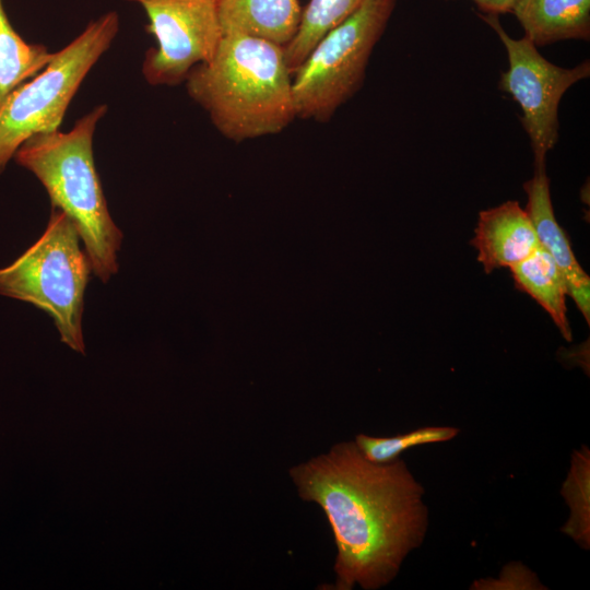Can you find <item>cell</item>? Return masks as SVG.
<instances>
[{
  "label": "cell",
  "instance_id": "1",
  "mask_svg": "<svg viewBox=\"0 0 590 590\" xmlns=\"http://www.w3.org/2000/svg\"><path fill=\"white\" fill-rule=\"evenodd\" d=\"M299 497L323 510L337 545L331 589L377 590L399 574L428 531L425 489L401 458L367 460L355 441L293 467Z\"/></svg>",
  "mask_w": 590,
  "mask_h": 590
},
{
  "label": "cell",
  "instance_id": "2",
  "mask_svg": "<svg viewBox=\"0 0 590 590\" xmlns=\"http://www.w3.org/2000/svg\"><path fill=\"white\" fill-rule=\"evenodd\" d=\"M292 81L283 46L224 33L213 57L185 83L216 130L241 142L280 133L296 119Z\"/></svg>",
  "mask_w": 590,
  "mask_h": 590
},
{
  "label": "cell",
  "instance_id": "3",
  "mask_svg": "<svg viewBox=\"0 0 590 590\" xmlns=\"http://www.w3.org/2000/svg\"><path fill=\"white\" fill-rule=\"evenodd\" d=\"M107 110L105 104L95 106L67 132L36 133L13 156L42 182L52 208L72 220L93 273L103 283L118 272L123 237L109 213L94 162V132Z\"/></svg>",
  "mask_w": 590,
  "mask_h": 590
},
{
  "label": "cell",
  "instance_id": "4",
  "mask_svg": "<svg viewBox=\"0 0 590 590\" xmlns=\"http://www.w3.org/2000/svg\"><path fill=\"white\" fill-rule=\"evenodd\" d=\"M80 240L72 220L52 208L42 236L0 269V295L44 310L54 320L61 342L84 355V295L93 270Z\"/></svg>",
  "mask_w": 590,
  "mask_h": 590
},
{
  "label": "cell",
  "instance_id": "5",
  "mask_svg": "<svg viewBox=\"0 0 590 590\" xmlns=\"http://www.w3.org/2000/svg\"><path fill=\"white\" fill-rule=\"evenodd\" d=\"M119 25L115 11L91 21L79 36L52 54L43 70L9 94L0 106V174L28 138L59 130L73 96L109 49Z\"/></svg>",
  "mask_w": 590,
  "mask_h": 590
},
{
  "label": "cell",
  "instance_id": "6",
  "mask_svg": "<svg viewBox=\"0 0 590 590\" xmlns=\"http://www.w3.org/2000/svg\"><path fill=\"white\" fill-rule=\"evenodd\" d=\"M396 4L397 0H365L319 39L293 72L296 118L326 122L358 92Z\"/></svg>",
  "mask_w": 590,
  "mask_h": 590
},
{
  "label": "cell",
  "instance_id": "7",
  "mask_svg": "<svg viewBox=\"0 0 590 590\" xmlns=\"http://www.w3.org/2000/svg\"><path fill=\"white\" fill-rule=\"evenodd\" d=\"M479 16L503 43L508 68L500 75L498 88L508 94L522 111L521 122L527 132L534 161H545L558 139V107L563 95L579 81L590 75L589 60L573 68L550 62L526 36L511 37L498 15Z\"/></svg>",
  "mask_w": 590,
  "mask_h": 590
},
{
  "label": "cell",
  "instance_id": "8",
  "mask_svg": "<svg viewBox=\"0 0 590 590\" xmlns=\"http://www.w3.org/2000/svg\"><path fill=\"white\" fill-rule=\"evenodd\" d=\"M144 10L156 46L142 62V74L151 85L173 86L215 54L223 36L219 0H128Z\"/></svg>",
  "mask_w": 590,
  "mask_h": 590
},
{
  "label": "cell",
  "instance_id": "9",
  "mask_svg": "<svg viewBox=\"0 0 590 590\" xmlns=\"http://www.w3.org/2000/svg\"><path fill=\"white\" fill-rule=\"evenodd\" d=\"M471 245L486 273L519 263L540 246L527 212L514 200L480 212Z\"/></svg>",
  "mask_w": 590,
  "mask_h": 590
},
{
  "label": "cell",
  "instance_id": "10",
  "mask_svg": "<svg viewBox=\"0 0 590 590\" xmlns=\"http://www.w3.org/2000/svg\"><path fill=\"white\" fill-rule=\"evenodd\" d=\"M298 0H219L224 33H241L286 46L302 17Z\"/></svg>",
  "mask_w": 590,
  "mask_h": 590
},
{
  "label": "cell",
  "instance_id": "11",
  "mask_svg": "<svg viewBox=\"0 0 590 590\" xmlns=\"http://www.w3.org/2000/svg\"><path fill=\"white\" fill-rule=\"evenodd\" d=\"M511 13L536 47L590 38V0H518Z\"/></svg>",
  "mask_w": 590,
  "mask_h": 590
},
{
  "label": "cell",
  "instance_id": "12",
  "mask_svg": "<svg viewBox=\"0 0 590 590\" xmlns=\"http://www.w3.org/2000/svg\"><path fill=\"white\" fill-rule=\"evenodd\" d=\"M517 290L533 298L551 317L566 341L571 330L566 309V284L562 270L543 247L509 268Z\"/></svg>",
  "mask_w": 590,
  "mask_h": 590
},
{
  "label": "cell",
  "instance_id": "13",
  "mask_svg": "<svg viewBox=\"0 0 590 590\" xmlns=\"http://www.w3.org/2000/svg\"><path fill=\"white\" fill-rule=\"evenodd\" d=\"M533 176L523 184L528 197L524 211L534 228L539 244L554 258L564 278L582 270L569 239L557 223L551 199L545 161L533 162Z\"/></svg>",
  "mask_w": 590,
  "mask_h": 590
},
{
  "label": "cell",
  "instance_id": "14",
  "mask_svg": "<svg viewBox=\"0 0 590 590\" xmlns=\"http://www.w3.org/2000/svg\"><path fill=\"white\" fill-rule=\"evenodd\" d=\"M52 52L24 40L10 24L0 0V106L9 94L43 70Z\"/></svg>",
  "mask_w": 590,
  "mask_h": 590
},
{
  "label": "cell",
  "instance_id": "15",
  "mask_svg": "<svg viewBox=\"0 0 590 590\" xmlns=\"http://www.w3.org/2000/svg\"><path fill=\"white\" fill-rule=\"evenodd\" d=\"M365 0H309L302 11L296 34L284 46L292 73L306 59L319 39L353 14Z\"/></svg>",
  "mask_w": 590,
  "mask_h": 590
},
{
  "label": "cell",
  "instance_id": "16",
  "mask_svg": "<svg viewBox=\"0 0 590 590\" xmlns=\"http://www.w3.org/2000/svg\"><path fill=\"white\" fill-rule=\"evenodd\" d=\"M569 515L560 531L579 547L590 548V450L582 445L570 457L569 470L559 491Z\"/></svg>",
  "mask_w": 590,
  "mask_h": 590
},
{
  "label": "cell",
  "instance_id": "17",
  "mask_svg": "<svg viewBox=\"0 0 590 590\" xmlns=\"http://www.w3.org/2000/svg\"><path fill=\"white\" fill-rule=\"evenodd\" d=\"M459 433L460 429L453 426H425L392 437L358 434L354 441L367 460L386 463L400 458L410 448L449 441Z\"/></svg>",
  "mask_w": 590,
  "mask_h": 590
},
{
  "label": "cell",
  "instance_id": "18",
  "mask_svg": "<svg viewBox=\"0 0 590 590\" xmlns=\"http://www.w3.org/2000/svg\"><path fill=\"white\" fill-rule=\"evenodd\" d=\"M472 589H546L536 575L520 562L504 567L498 578L477 579Z\"/></svg>",
  "mask_w": 590,
  "mask_h": 590
},
{
  "label": "cell",
  "instance_id": "19",
  "mask_svg": "<svg viewBox=\"0 0 590 590\" xmlns=\"http://www.w3.org/2000/svg\"><path fill=\"white\" fill-rule=\"evenodd\" d=\"M566 294L569 296L582 314L586 322L590 323V278L580 270L564 278Z\"/></svg>",
  "mask_w": 590,
  "mask_h": 590
},
{
  "label": "cell",
  "instance_id": "20",
  "mask_svg": "<svg viewBox=\"0 0 590 590\" xmlns=\"http://www.w3.org/2000/svg\"><path fill=\"white\" fill-rule=\"evenodd\" d=\"M482 14L500 15L511 13L518 0H471Z\"/></svg>",
  "mask_w": 590,
  "mask_h": 590
}]
</instances>
